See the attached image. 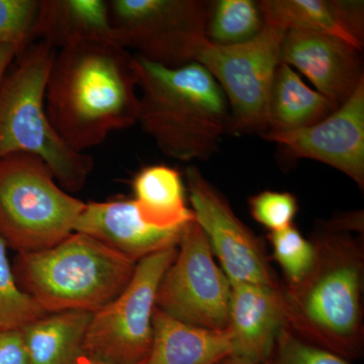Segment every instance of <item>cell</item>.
Returning a JSON list of instances; mask_svg holds the SVG:
<instances>
[{"label":"cell","instance_id":"13","mask_svg":"<svg viewBox=\"0 0 364 364\" xmlns=\"http://www.w3.org/2000/svg\"><path fill=\"white\" fill-rule=\"evenodd\" d=\"M363 51L333 36L287 31L280 62L298 69L338 109L364 81Z\"/></svg>","mask_w":364,"mask_h":364},{"label":"cell","instance_id":"9","mask_svg":"<svg viewBox=\"0 0 364 364\" xmlns=\"http://www.w3.org/2000/svg\"><path fill=\"white\" fill-rule=\"evenodd\" d=\"M177 252V247L166 249L136 263L126 289L93 314L83 344L85 356L109 364L146 360L152 346L158 287Z\"/></svg>","mask_w":364,"mask_h":364},{"label":"cell","instance_id":"6","mask_svg":"<svg viewBox=\"0 0 364 364\" xmlns=\"http://www.w3.org/2000/svg\"><path fill=\"white\" fill-rule=\"evenodd\" d=\"M85 203L59 186L41 158H0V237L18 253L37 252L74 232Z\"/></svg>","mask_w":364,"mask_h":364},{"label":"cell","instance_id":"5","mask_svg":"<svg viewBox=\"0 0 364 364\" xmlns=\"http://www.w3.org/2000/svg\"><path fill=\"white\" fill-rule=\"evenodd\" d=\"M57 50L44 41L21 52L0 83V158L26 153L41 158L64 191L83 188L95 161L72 149L52 126L46 88Z\"/></svg>","mask_w":364,"mask_h":364},{"label":"cell","instance_id":"22","mask_svg":"<svg viewBox=\"0 0 364 364\" xmlns=\"http://www.w3.org/2000/svg\"><path fill=\"white\" fill-rule=\"evenodd\" d=\"M264 25L258 1L217 0L210 4L207 38L218 45L241 44L253 39Z\"/></svg>","mask_w":364,"mask_h":364},{"label":"cell","instance_id":"31","mask_svg":"<svg viewBox=\"0 0 364 364\" xmlns=\"http://www.w3.org/2000/svg\"><path fill=\"white\" fill-rule=\"evenodd\" d=\"M144 363H145V361H143V363H141L139 364H144ZM77 364H109V363H102V361L95 360V359L87 358V356L83 355V356H81L80 358H79Z\"/></svg>","mask_w":364,"mask_h":364},{"label":"cell","instance_id":"30","mask_svg":"<svg viewBox=\"0 0 364 364\" xmlns=\"http://www.w3.org/2000/svg\"><path fill=\"white\" fill-rule=\"evenodd\" d=\"M218 364H260L251 360V359L244 358V356L237 355V354H231L228 358L223 359Z\"/></svg>","mask_w":364,"mask_h":364},{"label":"cell","instance_id":"4","mask_svg":"<svg viewBox=\"0 0 364 364\" xmlns=\"http://www.w3.org/2000/svg\"><path fill=\"white\" fill-rule=\"evenodd\" d=\"M136 263L88 235L72 232L56 245L18 253V287L47 312L102 310L126 289Z\"/></svg>","mask_w":364,"mask_h":364},{"label":"cell","instance_id":"14","mask_svg":"<svg viewBox=\"0 0 364 364\" xmlns=\"http://www.w3.org/2000/svg\"><path fill=\"white\" fill-rule=\"evenodd\" d=\"M186 226L169 230L148 226L134 200L117 198L85 203L74 232L93 237L138 263L151 254L178 247Z\"/></svg>","mask_w":364,"mask_h":364},{"label":"cell","instance_id":"21","mask_svg":"<svg viewBox=\"0 0 364 364\" xmlns=\"http://www.w3.org/2000/svg\"><path fill=\"white\" fill-rule=\"evenodd\" d=\"M335 111L331 102L309 87L287 64L273 77L267 105V131L289 132L313 126Z\"/></svg>","mask_w":364,"mask_h":364},{"label":"cell","instance_id":"23","mask_svg":"<svg viewBox=\"0 0 364 364\" xmlns=\"http://www.w3.org/2000/svg\"><path fill=\"white\" fill-rule=\"evenodd\" d=\"M47 314L18 287L6 242L0 237V332L25 329Z\"/></svg>","mask_w":364,"mask_h":364},{"label":"cell","instance_id":"28","mask_svg":"<svg viewBox=\"0 0 364 364\" xmlns=\"http://www.w3.org/2000/svg\"><path fill=\"white\" fill-rule=\"evenodd\" d=\"M0 364H30L23 330L0 332Z\"/></svg>","mask_w":364,"mask_h":364},{"label":"cell","instance_id":"10","mask_svg":"<svg viewBox=\"0 0 364 364\" xmlns=\"http://www.w3.org/2000/svg\"><path fill=\"white\" fill-rule=\"evenodd\" d=\"M178 247L158 287L155 308L196 327L228 329L231 282L196 222L186 227Z\"/></svg>","mask_w":364,"mask_h":364},{"label":"cell","instance_id":"18","mask_svg":"<svg viewBox=\"0 0 364 364\" xmlns=\"http://www.w3.org/2000/svg\"><path fill=\"white\" fill-rule=\"evenodd\" d=\"M153 341L144 364H218L233 354L231 332L196 327L155 308Z\"/></svg>","mask_w":364,"mask_h":364},{"label":"cell","instance_id":"25","mask_svg":"<svg viewBox=\"0 0 364 364\" xmlns=\"http://www.w3.org/2000/svg\"><path fill=\"white\" fill-rule=\"evenodd\" d=\"M40 6L41 0H0V45L20 55L37 42Z\"/></svg>","mask_w":364,"mask_h":364},{"label":"cell","instance_id":"7","mask_svg":"<svg viewBox=\"0 0 364 364\" xmlns=\"http://www.w3.org/2000/svg\"><path fill=\"white\" fill-rule=\"evenodd\" d=\"M207 0H111L117 43L151 63L178 68L195 62L207 38Z\"/></svg>","mask_w":364,"mask_h":364},{"label":"cell","instance_id":"16","mask_svg":"<svg viewBox=\"0 0 364 364\" xmlns=\"http://www.w3.org/2000/svg\"><path fill=\"white\" fill-rule=\"evenodd\" d=\"M267 25L333 36L363 51L364 2L351 0H260Z\"/></svg>","mask_w":364,"mask_h":364},{"label":"cell","instance_id":"8","mask_svg":"<svg viewBox=\"0 0 364 364\" xmlns=\"http://www.w3.org/2000/svg\"><path fill=\"white\" fill-rule=\"evenodd\" d=\"M286 31L265 23L253 39L241 44L218 45L208 39L195 62L205 67L224 93L231 112V135L267 131V105L280 62Z\"/></svg>","mask_w":364,"mask_h":364},{"label":"cell","instance_id":"3","mask_svg":"<svg viewBox=\"0 0 364 364\" xmlns=\"http://www.w3.org/2000/svg\"><path fill=\"white\" fill-rule=\"evenodd\" d=\"M134 68L138 124L163 154L183 162L214 156L230 134L231 112L212 74L198 62L167 68L135 55Z\"/></svg>","mask_w":364,"mask_h":364},{"label":"cell","instance_id":"1","mask_svg":"<svg viewBox=\"0 0 364 364\" xmlns=\"http://www.w3.org/2000/svg\"><path fill=\"white\" fill-rule=\"evenodd\" d=\"M363 210L337 215L314 231L315 257L298 284L282 286L287 326L347 360L363 351Z\"/></svg>","mask_w":364,"mask_h":364},{"label":"cell","instance_id":"24","mask_svg":"<svg viewBox=\"0 0 364 364\" xmlns=\"http://www.w3.org/2000/svg\"><path fill=\"white\" fill-rule=\"evenodd\" d=\"M267 239L272 247L273 259L279 263L284 273V284H298L312 267L315 257L312 241L306 239L294 225L280 231L269 232Z\"/></svg>","mask_w":364,"mask_h":364},{"label":"cell","instance_id":"19","mask_svg":"<svg viewBox=\"0 0 364 364\" xmlns=\"http://www.w3.org/2000/svg\"><path fill=\"white\" fill-rule=\"evenodd\" d=\"M133 198L142 221L160 230L176 229L195 222V214L186 202L181 172L168 165H149L133 181Z\"/></svg>","mask_w":364,"mask_h":364},{"label":"cell","instance_id":"26","mask_svg":"<svg viewBox=\"0 0 364 364\" xmlns=\"http://www.w3.org/2000/svg\"><path fill=\"white\" fill-rule=\"evenodd\" d=\"M248 205L253 219L269 232L294 225L299 210L296 196L287 191H261L249 198Z\"/></svg>","mask_w":364,"mask_h":364},{"label":"cell","instance_id":"2","mask_svg":"<svg viewBox=\"0 0 364 364\" xmlns=\"http://www.w3.org/2000/svg\"><path fill=\"white\" fill-rule=\"evenodd\" d=\"M46 111L77 152L138 124L134 55L117 44L82 43L57 51L46 88Z\"/></svg>","mask_w":364,"mask_h":364},{"label":"cell","instance_id":"20","mask_svg":"<svg viewBox=\"0 0 364 364\" xmlns=\"http://www.w3.org/2000/svg\"><path fill=\"white\" fill-rule=\"evenodd\" d=\"M93 314L50 313L23 329L30 364H77Z\"/></svg>","mask_w":364,"mask_h":364},{"label":"cell","instance_id":"17","mask_svg":"<svg viewBox=\"0 0 364 364\" xmlns=\"http://www.w3.org/2000/svg\"><path fill=\"white\" fill-rule=\"evenodd\" d=\"M36 33L57 51L82 43L119 45L105 0H41Z\"/></svg>","mask_w":364,"mask_h":364},{"label":"cell","instance_id":"27","mask_svg":"<svg viewBox=\"0 0 364 364\" xmlns=\"http://www.w3.org/2000/svg\"><path fill=\"white\" fill-rule=\"evenodd\" d=\"M265 364H350L349 360L316 346L294 334L287 326L282 328L272 358Z\"/></svg>","mask_w":364,"mask_h":364},{"label":"cell","instance_id":"15","mask_svg":"<svg viewBox=\"0 0 364 364\" xmlns=\"http://www.w3.org/2000/svg\"><path fill=\"white\" fill-rule=\"evenodd\" d=\"M229 326L233 354L265 364L287 325L282 284H231Z\"/></svg>","mask_w":364,"mask_h":364},{"label":"cell","instance_id":"29","mask_svg":"<svg viewBox=\"0 0 364 364\" xmlns=\"http://www.w3.org/2000/svg\"><path fill=\"white\" fill-rule=\"evenodd\" d=\"M18 52L13 47L0 45V83L6 76V72L13 65L14 60L18 57Z\"/></svg>","mask_w":364,"mask_h":364},{"label":"cell","instance_id":"12","mask_svg":"<svg viewBox=\"0 0 364 364\" xmlns=\"http://www.w3.org/2000/svg\"><path fill=\"white\" fill-rule=\"evenodd\" d=\"M291 159H311L338 170L364 189V81L320 122L289 132H265Z\"/></svg>","mask_w":364,"mask_h":364},{"label":"cell","instance_id":"11","mask_svg":"<svg viewBox=\"0 0 364 364\" xmlns=\"http://www.w3.org/2000/svg\"><path fill=\"white\" fill-rule=\"evenodd\" d=\"M195 222L231 284L280 286L262 240L235 214L230 203L195 165L186 170Z\"/></svg>","mask_w":364,"mask_h":364}]
</instances>
